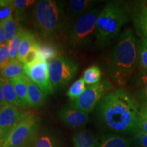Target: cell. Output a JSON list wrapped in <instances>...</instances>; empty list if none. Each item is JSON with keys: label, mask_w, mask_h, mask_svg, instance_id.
Returning <instances> with one entry per match:
<instances>
[{"label": "cell", "mask_w": 147, "mask_h": 147, "mask_svg": "<svg viewBox=\"0 0 147 147\" xmlns=\"http://www.w3.org/2000/svg\"><path fill=\"white\" fill-rule=\"evenodd\" d=\"M14 12L13 1L9 0H0V22L12 15Z\"/></svg>", "instance_id": "obj_29"}, {"label": "cell", "mask_w": 147, "mask_h": 147, "mask_svg": "<svg viewBox=\"0 0 147 147\" xmlns=\"http://www.w3.org/2000/svg\"><path fill=\"white\" fill-rule=\"evenodd\" d=\"M134 23L138 34L142 38H147V10L142 8L140 3L135 9Z\"/></svg>", "instance_id": "obj_19"}, {"label": "cell", "mask_w": 147, "mask_h": 147, "mask_svg": "<svg viewBox=\"0 0 147 147\" xmlns=\"http://www.w3.org/2000/svg\"><path fill=\"white\" fill-rule=\"evenodd\" d=\"M140 106L128 92L118 89L103 97L97 109L102 128L117 135L134 134L138 130Z\"/></svg>", "instance_id": "obj_1"}, {"label": "cell", "mask_w": 147, "mask_h": 147, "mask_svg": "<svg viewBox=\"0 0 147 147\" xmlns=\"http://www.w3.org/2000/svg\"><path fill=\"white\" fill-rule=\"evenodd\" d=\"M97 147H131V141L117 134H106L98 139Z\"/></svg>", "instance_id": "obj_15"}, {"label": "cell", "mask_w": 147, "mask_h": 147, "mask_svg": "<svg viewBox=\"0 0 147 147\" xmlns=\"http://www.w3.org/2000/svg\"><path fill=\"white\" fill-rule=\"evenodd\" d=\"M100 10L92 8L74 21L67 31V41L74 49H80L89 45L95 36L96 21Z\"/></svg>", "instance_id": "obj_5"}, {"label": "cell", "mask_w": 147, "mask_h": 147, "mask_svg": "<svg viewBox=\"0 0 147 147\" xmlns=\"http://www.w3.org/2000/svg\"><path fill=\"white\" fill-rule=\"evenodd\" d=\"M138 129L147 134V108L144 106H140L138 118Z\"/></svg>", "instance_id": "obj_30"}, {"label": "cell", "mask_w": 147, "mask_h": 147, "mask_svg": "<svg viewBox=\"0 0 147 147\" xmlns=\"http://www.w3.org/2000/svg\"><path fill=\"white\" fill-rule=\"evenodd\" d=\"M110 89L111 83L107 80H102L94 85H90L78 99L71 102V106L77 110L89 114Z\"/></svg>", "instance_id": "obj_8"}, {"label": "cell", "mask_w": 147, "mask_h": 147, "mask_svg": "<svg viewBox=\"0 0 147 147\" xmlns=\"http://www.w3.org/2000/svg\"><path fill=\"white\" fill-rule=\"evenodd\" d=\"M138 97L139 100L142 102L144 107L147 108V97L142 94L141 93H140V92H138Z\"/></svg>", "instance_id": "obj_35"}, {"label": "cell", "mask_w": 147, "mask_h": 147, "mask_svg": "<svg viewBox=\"0 0 147 147\" xmlns=\"http://www.w3.org/2000/svg\"><path fill=\"white\" fill-rule=\"evenodd\" d=\"M102 71L98 66L92 65L86 69L83 73L84 81L89 85H94L101 81Z\"/></svg>", "instance_id": "obj_25"}, {"label": "cell", "mask_w": 147, "mask_h": 147, "mask_svg": "<svg viewBox=\"0 0 147 147\" xmlns=\"http://www.w3.org/2000/svg\"><path fill=\"white\" fill-rule=\"evenodd\" d=\"M0 89L2 92L5 102L18 108L23 107L21 101L18 98L10 82L9 81L8 79L3 78L1 76H0Z\"/></svg>", "instance_id": "obj_20"}, {"label": "cell", "mask_w": 147, "mask_h": 147, "mask_svg": "<svg viewBox=\"0 0 147 147\" xmlns=\"http://www.w3.org/2000/svg\"><path fill=\"white\" fill-rule=\"evenodd\" d=\"M78 69V63L65 55H59L49 62V78L54 89L65 87L75 76Z\"/></svg>", "instance_id": "obj_7"}, {"label": "cell", "mask_w": 147, "mask_h": 147, "mask_svg": "<svg viewBox=\"0 0 147 147\" xmlns=\"http://www.w3.org/2000/svg\"><path fill=\"white\" fill-rule=\"evenodd\" d=\"M138 55V44L131 29H127L119 37L108 62L110 78L119 85L129 81L135 70Z\"/></svg>", "instance_id": "obj_2"}, {"label": "cell", "mask_w": 147, "mask_h": 147, "mask_svg": "<svg viewBox=\"0 0 147 147\" xmlns=\"http://www.w3.org/2000/svg\"><path fill=\"white\" fill-rule=\"evenodd\" d=\"M23 74L30 79L46 95H52L54 88L49 74V63L37 59L30 63L23 64Z\"/></svg>", "instance_id": "obj_9"}, {"label": "cell", "mask_w": 147, "mask_h": 147, "mask_svg": "<svg viewBox=\"0 0 147 147\" xmlns=\"http://www.w3.org/2000/svg\"><path fill=\"white\" fill-rule=\"evenodd\" d=\"M41 120L34 113H27L1 142L0 147H30L41 128Z\"/></svg>", "instance_id": "obj_6"}, {"label": "cell", "mask_w": 147, "mask_h": 147, "mask_svg": "<svg viewBox=\"0 0 147 147\" xmlns=\"http://www.w3.org/2000/svg\"><path fill=\"white\" fill-rule=\"evenodd\" d=\"M74 147H97L98 139L88 130H80L76 132L72 138Z\"/></svg>", "instance_id": "obj_17"}, {"label": "cell", "mask_w": 147, "mask_h": 147, "mask_svg": "<svg viewBox=\"0 0 147 147\" xmlns=\"http://www.w3.org/2000/svg\"><path fill=\"white\" fill-rule=\"evenodd\" d=\"M139 84L142 86L143 89H147V74L144 72L140 75L138 78Z\"/></svg>", "instance_id": "obj_33"}, {"label": "cell", "mask_w": 147, "mask_h": 147, "mask_svg": "<svg viewBox=\"0 0 147 147\" xmlns=\"http://www.w3.org/2000/svg\"><path fill=\"white\" fill-rule=\"evenodd\" d=\"M23 74V63L17 59L10 60L8 63L0 71V76L3 78L11 79Z\"/></svg>", "instance_id": "obj_22"}, {"label": "cell", "mask_w": 147, "mask_h": 147, "mask_svg": "<svg viewBox=\"0 0 147 147\" xmlns=\"http://www.w3.org/2000/svg\"><path fill=\"white\" fill-rule=\"evenodd\" d=\"M0 46H1V45H0Z\"/></svg>", "instance_id": "obj_39"}, {"label": "cell", "mask_w": 147, "mask_h": 147, "mask_svg": "<svg viewBox=\"0 0 147 147\" xmlns=\"http://www.w3.org/2000/svg\"><path fill=\"white\" fill-rule=\"evenodd\" d=\"M132 140L136 147H147V134L138 129L133 134Z\"/></svg>", "instance_id": "obj_31"}, {"label": "cell", "mask_w": 147, "mask_h": 147, "mask_svg": "<svg viewBox=\"0 0 147 147\" xmlns=\"http://www.w3.org/2000/svg\"><path fill=\"white\" fill-rule=\"evenodd\" d=\"M26 81L29 107L34 108L41 107L45 104L47 95L27 77L26 78Z\"/></svg>", "instance_id": "obj_14"}, {"label": "cell", "mask_w": 147, "mask_h": 147, "mask_svg": "<svg viewBox=\"0 0 147 147\" xmlns=\"http://www.w3.org/2000/svg\"><path fill=\"white\" fill-rule=\"evenodd\" d=\"M128 19L129 14L125 3L120 1L106 3L96 21L95 47L102 49L109 45L117 38Z\"/></svg>", "instance_id": "obj_3"}, {"label": "cell", "mask_w": 147, "mask_h": 147, "mask_svg": "<svg viewBox=\"0 0 147 147\" xmlns=\"http://www.w3.org/2000/svg\"><path fill=\"white\" fill-rule=\"evenodd\" d=\"M5 43H7L6 40H5L4 32H3L2 26H1V23L0 22V45H4Z\"/></svg>", "instance_id": "obj_34"}, {"label": "cell", "mask_w": 147, "mask_h": 147, "mask_svg": "<svg viewBox=\"0 0 147 147\" xmlns=\"http://www.w3.org/2000/svg\"><path fill=\"white\" fill-rule=\"evenodd\" d=\"M57 118L62 123L71 129L83 127L89 121V114L77 110L71 105L61 108L57 112Z\"/></svg>", "instance_id": "obj_11"}, {"label": "cell", "mask_w": 147, "mask_h": 147, "mask_svg": "<svg viewBox=\"0 0 147 147\" xmlns=\"http://www.w3.org/2000/svg\"><path fill=\"white\" fill-rule=\"evenodd\" d=\"M86 89L87 88L85 87V82L83 78H80L71 84L67 92V95L71 102H73L78 99L84 93Z\"/></svg>", "instance_id": "obj_26"}, {"label": "cell", "mask_w": 147, "mask_h": 147, "mask_svg": "<svg viewBox=\"0 0 147 147\" xmlns=\"http://www.w3.org/2000/svg\"><path fill=\"white\" fill-rule=\"evenodd\" d=\"M10 61L8 43H5L0 46V71Z\"/></svg>", "instance_id": "obj_32"}, {"label": "cell", "mask_w": 147, "mask_h": 147, "mask_svg": "<svg viewBox=\"0 0 147 147\" xmlns=\"http://www.w3.org/2000/svg\"><path fill=\"white\" fill-rule=\"evenodd\" d=\"M14 12L15 20L18 25L25 23L27 18V11L31 5L36 3L35 1L30 0H14Z\"/></svg>", "instance_id": "obj_21"}, {"label": "cell", "mask_w": 147, "mask_h": 147, "mask_svg": "<svg viewBox=\"0 0 147 147\" xmlns=\"http://www.w3.org/2000/svg\"><path fill=\"white\" fill-rule=\"evenodd\" d=\"M33 16L35 28L45 39H52L57 36L64 28L67 20L65 4L55 0L37 1Z\"/></svg>", "instance_id": "obj_4"}, {"label": "cell", "mask_w": 147, "mask_h": 147, "mask_svg": "<svg viewBox=\"0 0 147 147\" xmlns=\"http://www.w3.org/2000/svg\"><path fill=\"white\" fill-rule=\"evenodd\" d=\"M30 147H63L61 140L53 130L40 128Z\"/></svg>", "instance_id": "obj_12"}, {"label": "cell", "mask_w": 147, "mask_h": 147, "mask_svg": "<svg viewBox=\"0 0 147 147\" xmlns=\"http://www.w3.org/2000/svg\"><path fill=\"white\" fill-rule=\"evenodd\" d=\"M140 5H142V7L143 8H144L145 10H147V1H142V2L140 3Z\"/></svg>", "instance_id": "obj_37"}, {"label": "cell", "mask_w": 147, "mask_h": 147, "mask_svg": "<svg viewBox=\"0 0 147 147\" xmlns=\"http://www.w3.org/2000/svg\"><path fill=\"white\" fill-rule=\"evenodd\" d=\"M59 55V51L55 46L49 43L42 44L40 45L38 59L45 60L49 63Z\"/></svg>", "instance_id": "obj_24"}, {"label": "cell", "mask_w": 147, "mask_h": 147, "mask_svg": "<svg viewBox=\"0 0 147 147\" xmlns=\"http://www.w3.org/2000/svg\"><path fill=\"white\" fill-rule=\"evenodd\" d=\"M26 114L24 110H21L18 107L4 102L2 108L0 109V134L1 142Z\"/></svg>", "instance_id": "obj_10"}, {"label": "cell", "mask_w": 147, "mask_h": 147, "mask_svg": "<svg viewBox=\"0 0 147 147\" xmlns=\"http://www.w3.org/2000/svg\"><path fill=\"white\" fill-rule=\"evenodd\" d=\"M4 102H5V100H4V98H3V93H2V92H1V89H0V109L2 108Z\"/></svg>", "instance_id": "obj_36"}, {"label": "cell", "mask_w": 147, "mask_h": 147, "mask_svg": "<svg viewBox=\"0 0 147 147\" xmlns=\"http://www.w3.org/2000/svg\"><path fill=\"white\" fill-rule=\"evenodd\" d=\"M25 31V29H23L21 25H19L18 29V32L15 35V36L14 37V38L12 40V41L8 43L9 57H10V60H13L16 59L20 42H21L22 37L23 36Z\"/></svg>", "instance_id": "obj_27"}, {"label": "cell", "mask_w": 147, "mask_h": 147, "mask_svg": "<svg viewBox=\"0 0 147 147\" xmlns=\"http://www.w3.org/2000/svg\"><path fill=\"white\" fill-rule=\"evenodd\" d=\"M37 42L38 41L34 33L30 30H25L20 42L16 59L23 63L24 58Z\"/></svg>", "instance_id": "obj_18"}, {"label": "cell", "mask_w": 147, "mask_h": 147, "mask_svg": "<svg viewBox=\"0 0 147 147\" xmlns=\"http://www.w3.org/2000/svg\"><path fill=\"white\" fill-rule=\"evenodd\" d=\"M1 134H0V146H1Z\"/></svg>", "instance_id": "obj_38"}, {"label": "cell", "mask_w": 147, "mask_h": 147, "mask_svg": "<svg viewBox=\"0 0 147 147\" xmlns=\"http://www.w3.org/2000/svg\"><path fill=\"white\" fill-rule=\"evenodd\" d=\"M26 76L21 74L15 78L9 79L11 84L13 87L18 98L21 101L23 107H28L29 102L27 97V86Z\"/></svg>", "instance_id": "obj_16"}, {"label": "cell", "mask_w": 147, "mask_h": 147, "mask_svg": "<svg viewBox=\"0 0 147 147\" xmlns=\"http://www.w3.org/2000/svg\"></svg>", "instance_id": "obj_40"}, {"label": "cell", "mask_w": 147, "mask_h": 147, "mask_svg": "<svg viewBox=\"0 0 147 147\" xmlns=\"http://www.w3.org/2000/svg\"><path fill=\"white\" fill-rule=\"evenodd\" d=\"M138 53L141 68L144 72L147 74V38H142L138 42Z\"/></svg>", "instance_id": "obj_28"}, {"label": "cell", "mask_w": 147, "mask_h": 147, "mask_svg": "<svg viewBox=\"0 0 147 147\" xmlns=\"http://www.w3.org/2000/svg\"><path fill=\"white\" fill-rule=\"evenodd\" d=\"M19 25H20L17 23L15 18H13L12 15L6 18L5 21L1 22V26H2L3 32H4L7 43H9L12 41L14 37L15 36L18 32Z\"/></svg>", "instance_id": "obj_23"}, {"label": "cell", "mask_w": 147, "mask_h": 147, "mask_svg": "<svg viewBox=\"0 0 147 147\" xmlns=\"http://www.w3.org/2000/svg\"><path fill=\"white\" fill-rule=\"evenodd\" d=\"M97 2L92 0H71L65 5L66 15L76 18L91 10Z\"/></svg>", "instance_id": "obj_13"}]
</instances>
